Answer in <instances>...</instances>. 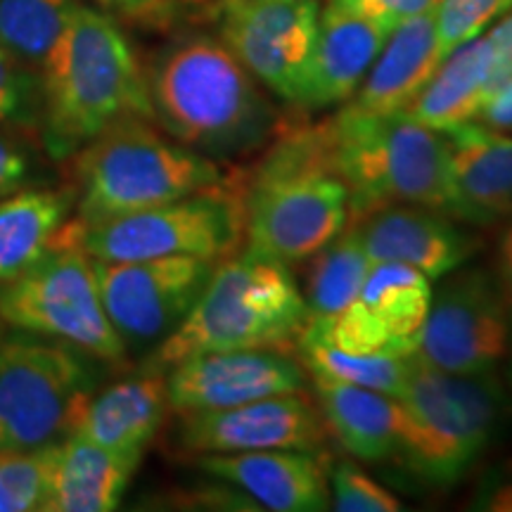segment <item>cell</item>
I'll return each mask as SVG.
<instances>
[{"mask_svg":"<svg viewBox=\"0 0 512 512\" xmlns=\"http://www.w3.org/2000/svg\"><path fill=\"white\" fill-rule=\"evenodd\" d=\"M439 62L437 27L434 10H430L408 19L389 34L354 98L344 105L373 114L406 112Z\"/></svg>","mask_w":512,"mask_h":512,"instance_id":"cell-23","label":"cell"},{"mask_svg":"<svg viewBox=\"0 0 512 512\" xmlns=\"http://www.w3.org/2000/svg\"><path fill=\"white\" fill-rule=\"evenodd\" d=\"M325 427L342 448L363 463L396 458L403 430V411L396 396L309 373Z\"/></svg>","mask_w":512,"mask_h":512,"instance_id":"cell-22","label":"cell"},{"mask_svg":"<svg viewBox=\"0 0 512 512\" xmlns=\"http://www.w3.org/2000/svg\"><path fill=\"white\" fill-rule=\"evenodd\" d=\"M349 223V188L332 164L325 124H285L245 181L247 245L299 266Z\"/></svg>","mask_w":512,"mask_h":512,"instance_id":"cell-3","label":"cell"},{"mask_svg":"<svg viewBox=\"0 0 512 512\" xmlns=\"http://www.w3.org/2000/svg\"><path fill=\"white\" fill-rule=\"evenodd\" d=\"M304 299L311 318H330L356 302L373 266L356 223H349L335 240L311 256ZM309 318V320H311Z\"/></svg>","mask_w":512,"mask_h":512,"instance_id":"cell-27","label":"cell"},{"mask_svg":"<svg viewBox=\"0 0 512 512\" xmlns=\"http://www.w3.org/2000/svg\"><path fill=\"white\" fill-rule=\"evenodd\" d=\"M72 185H31L0 200V285L22 275L57 245L74 221Z\"/></svg>","mask_w":512,"mask_h":512,"instance_id":"cell-26","label":"cell"},{"mask_svg":"<svg viewBox=\"0 0 512 512\" xmlns=\"http://www.w3.org/2000/svg\"><path fill=\"white\" fill-rule=\"evenodd\" d=\"M145 74L155 124L216 162L264 150L285 126L264 86L207 31L171 38Z\"/></svg>","mask_w":512,"mask_h":512,"instance_id":"cell-1","label":"cell"},{"mask_svg":"<svg viewBox=\"0 0 512 512\" xmlns=\"http://www.w3.org/2000/svg\"><path fill=\"white\" fill-rule=\"evenodd\" d=\"M432 294L425 273L394 261H373L356 302L337 316L311 318L302 335L349 354L408 358L420 344Z\"/></svg>","mask_w":512,"mask_h":512,"instance_id":"cell-14","label":"cell"},{"mask_svg":"<svg viewBox=\"0 0 512 512\" xmlns=\"http://www.w3.org/2000/svg\"><path fill=\"white\" fill-rule=\"evenodd\" d=\"M216 264L207 259H95L102 304L128 356L152 354L183 323Z\"/></svg>","mask_w":512,"mask_h":512,"instance_id":"cell-13","label":"cell"},{"mask_svg":"<svg viewBox=\"0 0 512 512\" xmlns=\"http://www.w3.org/2000/svg\"><path fill=\"white\" fill-rule=\"evenodd\" d=\"M41 110V76L0 48V126L38 140Z\"/></svg>","mask_w":512,"mask_h":512,"instance_id":"cell-31","label":"cell"},{"mask_svg":"<svg viewBox=\"0 0 512 512\" xmlns=\"http://www.w3.org/2000/svg\"><path fill=\"white\" fill-rule=\"evenodd\" d=\"M3 332H5V325H3V323H0V335H3Z\"/></svg>","mask_w":512,"mask_h":512,"instance_id":"cell-40","label":"cell"},{"mask_svg":"<svg viewBox=\"0 0 512 512\" xmlns=\"http://www.w3.org/2000/svg\"><path fill=\"white\" fill-rule=\"evenodd\" d=\"M309 370L280 349L204 351L166 370L171 413H204L304 392Z\"/></svg>","mask_w":512,"mask_h":512,"instance_id":"cell-16","label":"cell"},{"mask_svg":"<svg viewBox=\"0 0 512 512\" xmlns=\"http://www.w3.org/2000/svg\"><path fill=\"white\" fill-rule=\"evenodd\" d=\"M91 5L119 24L145 31H169L181 17L178 0H91Z\"/></svg>","mask_w":512,"mask_h":512,"instance_id":"cell-35","label":"cell"},{"mask_svg":"<svg viewBox=\"0 0 512 512\" xmlns=\"http://www.w3.org/2000/svg\"><path fill=\"white\" fill-rule=\"evenodd\" d=\"M195 465L209 477L238 489L273 512H323L330 508V470L318 451H247L197 456Z\"/></svg>","mask_w":512,"mask_h":512,"instance_id":"cell-17","label":"cell"},{"mask_svg":"<svg viewBox=\"0 0 512 512\" xmlns=\"http://www.w3.org/2000/svg\"><path fill=\"white\" fill-rule=\"evenodd\" d=\"M79 242L98 261H221L245 242V181L235 178L95 226L79 223Z\"/></svg>","mask_w":512,"mask_h":512,"instance_id":"cell-10","label":"cell"},{"mask_svg":"<svg viewBox=\"0 0 512 512\" xmlns=\"http://www.w3.org/2000/svg\"><path fill=\"white\" fill-rule=\"evenodd\" d=\"M79 0H0V48L41 74Z\"/></svg>","mask_w":512,"mask_h":512,"instance_id":"cell-28","label":"cell"},{"mask_svg":"<svg viewBox=\"0 0 512 512\" xmlns=\"http://www.w3.org/2000/svg\"><path fill=\"white\" fill-rule=\"evenodd\" d=\"M41 140L67 164L117 121L152 119L147 74L117 19L79 0L41 69Z\"/></svg>","mask_w":512,"mask_h":512,"instance_id":"cell-2","label":"cell"},{"mask_svg":"<svg viewBox=\"0 0 512 512\" xmlns=\"http://www.w3.org/2000/svg\"><path fill=\"white\" fill-rule=\"evenodd\" d=\"M496 280L501 287L512 325V223L503 230L496 252Z\"/></svg>","mask_w":512,"mask_h":512,"instance_id":"cell-39","label":"cell"},{"mask_svg":"<svg viewBox=\"0 0 512 512\" xmlns=\"http://www.w3.org/2000/svg\"><path fill=\"white\" fill-rule=\"evenodd\" d=\"M330 508L337 512H399L401 501L354 463L330 470Z\"/></svg>","mask_w":512,"mask_h":512,"instance_id":"cell-34","label":"cell"},{"mask_svg":"<svg viewBox=\"0 0 512 512\" xmlns=\"http://www.w3.org/2000/svg\"><path fill=\"white\" fill-rule=\"evenodd\" d=\"M50 162L41 140L0 126V200L31 185L48 183Z\"/></svg>","mask_w":512,"mask_h":512,"instance_id":"cell-33","label":"cell"},{"mask_svg":"<svg viewBox=\"0 0 512 512\" xmlns=\"http://www.w3.org/2000/svg\"><path fill=\"white\" fill-rule=\"evenodd\" d=\"M110 368L86 351L31 332L0 335V451L60 444Z\"/></svg>","mask_w":512,"mask_h":512,"instance_id":"cell-8","label":"cell"},{"mask_svg":"<svg viewBox=\"0 0 512 512\" xmlns=\"http://www.w3.org/2000/svg\"><path fill=\"white\" fill-rule=\"evenodd\" d=\"M389 34L392 31L380 24L332 3L320 8L316 46L299 110L320 112L354 98Z\"/></svg>","mask_w":512,"mask_h":512,"instance_id":"cell-19","label":"cell"},{"mask_svg":"<svg viewBox=\"0 0 512 512\" xmlns=\"http://www.w3.org/2000/svg\"><path fill=\"white\" fill-rule=\"evenodd\" d=\"M479 121L498 131L512 133V79L505 81L498 91L486 102Z\"/></svg>","mask_w":512,"mask_h":512,"instance_id":"cell-37","label":"cell"},{"mask_svg":"<svg viewBox=\"0 0 512 512\" xmlns=\"http://www.w3.org/2000/svg\"><path fill=\"white\" fill-rule=\"evenodd\" d=\"M354 223L370 259L411 266L430 280L458 271L479 249L456 219L413 204H389Z\"/></svg>","mask_w":512,"mask_h":512,"instance_id":"cell-18","label":"cell"},{"mask_svg":"<svg viewBox=\"0 0 512 512\" xmlns=\"http://www.w3.org/2000/svg\"><path fill=\"white\" fill-rule=\"evenodd\" d=\"M211 34L287 105L299 107L316 46L318 0H211Z\"/></svg>","mask_w":512,"mask_h":512,"instance_id":"cell-11","label":"cell"},{"mask_svg":"<svg viewBox=\"0 0 512 512\" xmlns=\"http://www.w3.org/2000/svg\"><path fill=\"white\" fill-rule=\"evenodd\" d=\"M299 356H302L304 368L309 373L335 377L339 382L358 384V387L375 389V392L399 396L403 384L411 373L413 356L399 358V356H361L349 354L330 344L318 342L302 335L297 339Z\"/></svg>","mask_w":512,"mask_h":512,"instance_id":"cell-29","label":"cell"},{"mask_svg":"<svg viewBox=\"0 0 512 512\" xmlns=\"http://www.w3.org/2000/svg\"><path fill=\"white\" fill-rule=\"evenodd\" d=\"M337 8L366 17L370 22L380 24L382 29L394 31L408 19L425 15L437 8L439 0H328Z\"/></svg>","mask_w":512,"mask_h":512,"instance_id":"cell-36","label":"cell"},{"mask_svg":"<svg viewBox=\"0 0 512 512\" xmlns=\"http://www.w3.org/2000/svg\"><path fill=\"white\" fill-rule=\"evenodd\" d=\"M67 164H72L74 214L81 226L136 214L240 178L238 171L181 145L155 119L143 117L117 121Z\"/></svg>","mask_w":512,"mask_h":512,"instance_id":"cell-5","label":"cell"},{"mask_svg":"<svg viewBox=\"0 0 512 512\" xmlns=\"http://www.w3.org/2000/svg\"><path fill=\"white\" fill-rule=\"evenodd\" d=\"M0 323L57 339L110 368L128 363V351L102 304L95 259L79 242L76 216L43 259L0 285Z\"/></svg>","mask_w":512,"mask_h":512,"instance_id":"cell-9","label":"cell"},{"mask_svg":"<svg viewBox=\"0 0 512 512\" xmlns=\"http://www.w3.org/2000/svg\"><path fill=\"white\" fill-rule=\"evenodd\" d=\"M477 510L512 512V475L496 477L482 486V494L475 498Z\"/></svg>","mask_w":512,"mask_h":512,"instance_id":"cell-38","label":"cell"},{"mask_svg":"<svg viewBox=\"0 0 512 512\" xmlns=\"http://www.w3.org/2000/svg\"><path fill=\"white\" fill-rule=\"evenodd\" d=\"M332 164L349 188L351 221L389 204H413L460 221L444 133L406 112L373 114L344 105L325 121Z\"/></svg>","mask_w":512,"mask_h":512,"instance_id":"cell-6","label":"cell"},{"mask_svg":"<svg viewBox=\"0 0 512 512\" xmlns=\"http://www.w3.org/2000/svg\"><path fill=\"white\" fill-rule=\"evenodd\" d=\"M309 304L290 266L252 245L214 266L195 306L164 339L143 368L166 373L192 354L226 349L297 347L309 325Z\"/></svg>","mask_w":512,"mask_h":512,"instance_id":"cell-4","label":"cell"},{"mask_svg":"<svg viewBox=\"0 0 512 512\" xmlns=\"http://www.w3.org/2000/svg\"><path fill=\"white\" fill-rule=\"evenodd\" d=\"M169 411L166 373L140 366L133 375L95 389L74 432L119 456L143 460Z\"/></svg>","mask_w":512,"mask_h":512,"instance_id":"cell-20","label":"cell"},{"mask_svg":"<svg viewBox=\"0 0 512 512\" xmlns=\"http://www.w3.org/2000/svg\"><path fill=\"white\" fill-rule=\"evenodd\" d=\"M396 399L403 411L396 460L434 489H451L470 475L494 444L508 411V394L496 370L446 373L415 358Z\"/></svg>","mask_w":512,"mask_h":512,"instance_id":"cell-7","label":"cell"},{"mask_svg":"<svg viewBox=\"0 0 512 512\" xmlns=\"http://www.w3.org/2000/svg\"><path fill=\"white\" fill-rule=\"evenodd\" d=\"M53 448L0 451V512H43Z\"/></svg>","mask_w":512,"mask_h":512,"instance_id":"cell-30","label":"cell"},{"mask_svg":"<svg viewBox=\"0 0 512 512\" xmlns=\"http://www.w3.org/2000/svg\"><path fill=\"white\" fill-rule=\"evenodd\" d=\"M323 415L304 392H290L223 408V411L181 413L176 444L197 456L247 451H320L325 444Z\"/></svg>","mask_w":512,"mask_h":512,"instance_id":"cell-15","label":"cell"},{"mask_svg":"<svg viewBox=\"0 0 512 512\" xmlns=\"http://www.w3.org/2000/svg\"><path fill=\"white\" fill-rule=\"evenodd\" d=\"M444 136L460 221L491 226L512 219V133L472 121Z\"/></svg>","mask_w":512,"mask_h":512,"instance_id":"cell-21","label":"cell"},{"mask_svg":"<svg viewBox=\"0 0 512 512\" xmlns=\"http://www.w3.org/2000/svg\"><path fill=\"white\" fill-rule=\"evenodd\" d=\"M441 280L413 358L460 375L498 370L510 351L512 325L496 273L460 266Z\"/></svg>","mask_w":512,"mask_h":512,"instance_id":"cell-12","label":"cell"},{"mask_svg":"<svg viewBox=\"0 0 512 512\" xmlns=\"http://www.w3.org/2000/svg\"><path fill=\"white\" fill-rule=\"evenodd\" d=\"M138 465L140 458L119 456L72 432L53 448L43 512L117 510Z\"/></svg>","mask_w":512,"mask_h":512,"instance_id":"cell-24","label":"cell"},{"mask_svg":"<svg viewBox=\"0 0 512 512\" xmlns=\"http://www.w3.org/2000/svg\"><path fill=\"white\" fill-rule=\"evenodd\" d=\"M496 57L486 34L448 53L434 69L406 114L420 124L448 133L482 117L494 93Z\"/></svg>","mask_w":512,"mask_h":512,"instance_id":"cell-25","label":"cell"},{"mask_svg":"<svg viewBox=\"0 0 512 512\" xmlns=\"http://www.w3.org/2000/svg\"><path fill=\"white\" fill-rule=\"evenodd\" d=\"M510 10L512 0H439L434 8V27L441 60L472 38L482 36Z\"/></svg>","mask_w":512,"mask_h":512,"instance_id":"cell-32","label":"cell"}]
</instances>
